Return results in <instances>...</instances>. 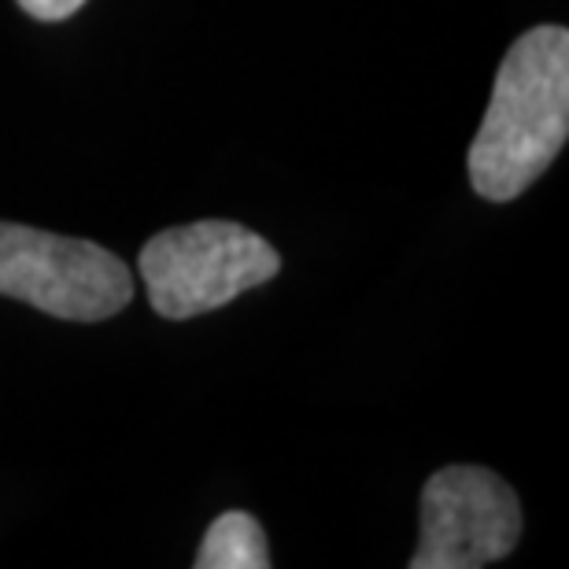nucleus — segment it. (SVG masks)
Listing matches in <instances>:
<instances>
[{
  "instance_id": "obj_1",
  "label": "nucleus",
  "mask_w": 569,
  "mask_h": 569,
  "mask_svg": "<svg viewBox=\"0 0 569 569\" xmlns=\"http://www.w3.org/2000/svg\"><path fill=\"white\" fill-rule=\"evenodd\" d=\"M569 138V30L537 27L510 44L466 156L477 197L518 200Z\"/></svg>"
},
{
  "instance_id": "obj_2",
  "label": "nucleus",
  "mask_w": 569,
  "mask_h": 569,
  "mask_svg": "<svg viewBox=\"0 0 569 569\" xmlns=\"http://www.w3.org/2000/svg\"><path fill=\"white\" fill-rule=\"evenodd\" d=\"M138 267L156 315L186 322L278 278L281 256L244 226L208 219L156 233L141 248Z\"/></svg>"
},
{
  "instance_id": "obj_3",
  "label": "nucleus",
  "mask_w": 569,
  "mask_h": 569,
  "mask_svg": "<svg viewBox=\"0 0 569 569\" xmlns=\"http://www.w3.org/2000/svg\"><path fill=\"white\" fill-rule=\"evenodd\" d=\"M0 296L67 322H104L133 300V274L93 241L0 222Z\"/></svg>"
},
{
  "instance_id": "obj_4",
  "label": "nucleus",
  "mask_w": 569,
  "mask_h": 569,
  "mask_svg": "<svg viewBox=\"0 0 569 569\" xmlns=\"http://www.w3.org/2000/svg\"><path fill=\"white\" fill-rule=\"evenodd\" d=\"M521 540V507L485 466H443L422 488V540L415 569H477L507 559Z\"/></svg>"
},
{
  "instance_id": "obj_5",
  "label": "nucleus",
  "mask_w": 569,
  "mask_h": 569,
  "mask_svg": "<svg viewBox=\"0 0 569 569\" xmlns=\"http://www.w3.org/2000/svg\"><path fill=\"white\" fill-rule=\"evenodd\" d=\"M267 537L263 526L244 515V510H230V515L214 518V526L203 537L197 551V569H267Z\"/></svg>"
},
{
  "instance_id": "obj_6",
  "label": "nucleus",
  "mask_w": 569,
  "mask_h": 569,
  "mask_svg": "<svg viewBox=\"0 0 569 569\" xmlns=\"http://www.w3.org/2000/svg\"><path fill=\"white\" fill-rule=\"evenodd\" d=\"M16 4L41 22H63V19H71L86 0H16Z\"/></svg>"
}]
</instances>
